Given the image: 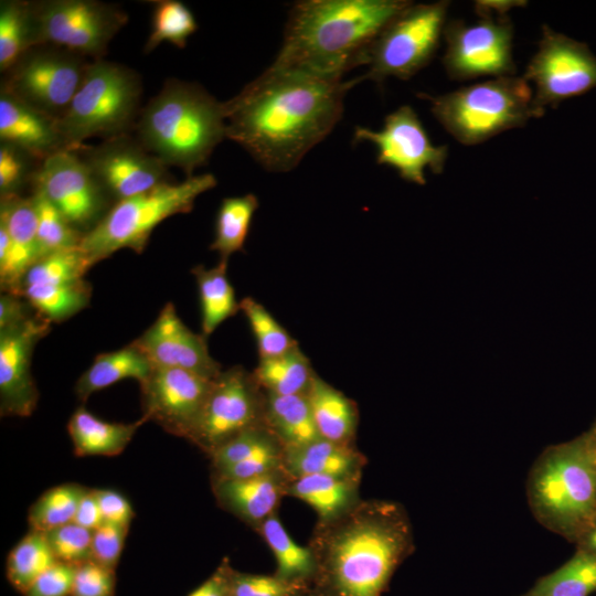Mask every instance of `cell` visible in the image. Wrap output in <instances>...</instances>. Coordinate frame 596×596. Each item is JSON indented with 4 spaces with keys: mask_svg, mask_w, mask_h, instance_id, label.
Masks as SVG:
<instances>
[{
    "mask_svg": "<svg viewBox=\"0 0 596 596\" xmlns=\"http://www.w3.org/2000/svg\"><path fill=\"white\" fill-rule=\"evenodd\" d=\"M356 84L272 64L224 103L226 138L267 171L288 172L332 131Z\"/></svg>",
    "mask_w": 596,
    "mask_h": 596,
    "instance_id": "1",
    "label": "cell"
},
{
    "mask_svg": "<svg viewBox=\"0 0 596 596\" xmlns=\"http://www.w3.org/2000/svg\"><path fill=\"white\" fill-rule=\"evenodd\" d=\"M316 563L307 596H382L415 551L403 504L362 499L345 514L316 522L308 542Z\"/></svg>",
    "mask_w": 596,
    "mask_h": 596,
    "instance_id": "2",
    "label": "cell"
},
{
    "mask_svg": "<svg viewBox=\"0 0 596 596\" xmlns=\"http://www.w3.org/2000/svg\"><path fill=\"white\" fill-rule=\"evenodd\" d=\"M411 2L405 0H304L288 15L274 65L340 78L365 65L384 26Z\"/></svg>",
    "mask_w": 596,
    "mask_h": 596,
    "instance_id": "3",
    "label": "cell"
},
{
    "mask_svg": "<svg viewBox=\"0 0 596 596\" xmlns=\"http://www.w3.org/2000/svg\"><path fill=\"white\" fill-rule=\"evenodd\" d=\"M135 130L150 153L192 177L226 138L224 103L199 84L170 78L140 109Z\"/></svg>",
    "mask_w": 596,
    "mask_h": 596,
    "instance_id": "4",
    "label": "cell"
},
{
    "mask_svg": "<svg viewBox=\"0 0 596 596\" xmlns=\"http://www.w3.org/2000/svg\"><path fill=\"white\" fill-rule=\"evenodd\" d=\"M526 497L542 526L576 541L596 517V440L590 429L540 454L529 471Z\"/></svg>",
    "mask_w": 596,
    "mask_h": 596,
    "instance_id": "5",
    "label": "cell"
},
{
    "mask_svg": "<svg viewBox=\"0 0 596 596\" xmlns=\"http://www.w3.org/2000/svg\"><path fill=\"white\" fill-rule=\"evenodd\" d=\"M418 96L430 103L432 114L445 130L466 146L522 127L544 114L533 102L530 83L515 75L490 78L438 96Z\"/></svg>",
    "mask_w": 596,
    "mask_h": 596,
    "instance_id": "6",
    "label": "cell"
},
{
    "mask_svg": "<svg viewBox=\"0 0 596 596\" xmlns=\"http://www.w3.org/2000/svg\"><path fill=\"white\" fill-rule=\"evenodd\" d=\"M141 81L131 68L104 58L88 64L65 113L57 119L66 150L77 151L91 138L129 135L139 116Z\"/></svg>",
    "mask_w": 596,
    "mask_h": 596,
    "instance_id": "7",
    "label": "cell"
},
{
    "mask_svg": "<svg viewBox=\"0 0 596 596\" xmlns=\"http://www.w3.org/2000/svg\"><path fill=\"white\" fill-rule=\"evenodd\" d=\"M211 173L194 174L181 182L162 183L141 194L114 203L98 224L82 237L79 248L91 266L119 249L141 253L152 231L166 219L188 213L195 200L213 189Z\"/></svg>",
    "mask_w": 596,
    "mask_h": 596,
    "instance_id": "8",
    "label": "cell"
},
{
    "mask_svg": "<svg viewBox=\"0 0 596 596\" xmlns=\"http://www.w3.org/2000/svg\"><path fill=\"white\" fill-rule=\"evenodd\" d=\"M448 7V1L411 2L377 35L368 53V71L355 78L356 83L371 79L382 84L387 77L408 79L425 67L444 35Z\"/></svg>",
    "mask_w": 596,
    "mask_h": 596,
    "instance_id": "9",
    "label": "cell"
},
{
    "mask_svg": "<svg viewBox=\"0 0 596 596\" xmlns=\"http://www.w3.org/2000/svg\"><path fill=\"white\" fill-rule=\"evenodd\" d=\"M89 62L70 50L39 44L4 73L1 88L58 119L77 92Z\"/></svg>",
    "mask_w": 596,
    "mask_h": 596,
    "instance_id": "10",
    "label": "cell"
},
{
    "mask_svg": "<svg viewBox=\"0 0 596 596\" xmlns=\"http://www.w3.org/2000/svg\"><path fill=\"white\" fill-rule=\"evenodd\" d=\"M33 10L38 45H56L94 61L103 58L128 21L117 4L96 0L36 1Z\"/></svg>",
    "mask_w": 596,
    "mask_h": 596,
    "instance_id": "11",
    "label": "cell"
},
{
    "mask_svg": "<svg viewBox=\"0 0 596 596\" xmlns=\"http://www.w3.org/2000/svg\"><path fill=\"white\" fill-rule=\"evenodd\" d=\"M265 401L252 372L242 366L222 370L188 440L209 456L242 432L264 425Z\"/></svg>",
    "mask_w": 596,
    "mask_h": 596,
    "instance_id": "12",
    "label": "cell"
},
{
    "mask_svg": "<svg viewBox=\"0 0 596 596\" xmlns=\"http://www.w3.org/2000/svg\"><path fill=\"white\" fill-rule=\"evenodd\" d=\"M444 39L443 64L451 79L515 75L513 28L507 15H480V20L471 24L451 21L445 26Z\"/></svg>",
    "mask_w": 596,
    "mask_h": 596,
    "instance_id": "13",
    "label": "cell"
},
{
    "mask_svg": "<svg viewBox=\"0 0 596 596\" xmlns=\"http://www.w3.org/2000/svg\"><path fill=\"white\" fill-rule=\"evenodd\" d=\"M523 77L534 85L535 106L545 111L546 106L596 88V56L586 44L543 25Z\"/></svg>",
    "mask_w": 596,
    "mask_h": 596,
    "instance_id": "14",
    "label": "cell"
},
{
    "mask_svg": "<svg viewBox=\"0 0 596 596\" xmlns=\"http://www.w3.org/2000/svg\"><path fill=\"white\" fill-rule=\"evenodd\" d=\"M31 181L33 190L41 192L83 234L95 227L113 205L74 150H62L43 160Z\"/></svg>",
    "mask_w": 596,
    "mask_h": 596,
    "instance_id": "15",
    "label": "cell"
},
{
    "mask_svg": "<svg viewBox=\"0 0 596 596\" xmlns=\"http://www.w3.org/2000/svg\"><path fill=\"white\" fill-rule=\"evenodd\" d=\"M354 141H368L376 148V162L395 169L412 183H426L425 171L441 173L448 149L434 145L415 110L403 105L389 114L380 130L356 127Z\"/></svg>",
    "mask_w": 596,
    "mask_h": 596,
    "instance_id": "16",
    "label": "cell"
},
{
    "mask_svg": "<svg viewBox=\"0 0 596 596\" xmlns=\"http://www.w3.org/2000/svg\"><path fill=\"white\" fill-rule=\"evenodd\" d=\"M76 152L108 194L113 204L170 182L168 167L129 135L103 140Z\"/></svg>",
    "mask_w": 596,
    "mask_h": 596,
    "instance_id": "17",
    "label": "cell"
},
{
    "mask_svg": "<svg viewBox=\"0 0 596 596\" xmlns=\"http://www.w3.org/2000/svg\"><path fill=\"white\" fill-rule=\"evenodd\" d=\"M213 380L183 369L153 366L149 376L139 384L142 416L166 432L188 439Z\"/></svg>",
    "mask_w": 596,
    "mask_h": 596,
    "instance_id": "18",
    "label": "cell"
},
{
    "mask_svg": "<svg viewBox=\"0 0 596 596\" xmlns=\"http://www.w3.org/2000/svg\"><path fill=\"white\" fill-rule=\"evenodd\" d=\"M51 322L39 313L0 329V412L2 416H30L39 391L31 373L36 343L50 332Z\"/></svg>",
    "mask_w": 596,
    "mask_h": 596,
    "instance_id": "19",
    "label": "cell"
},
{
    "mask_svg": "<svg viewBox=\"0 0 596 596\" xmlns=\"http://www.w3.org/2000/svg\"><path fill=\"white\" fill-rule=\"evenodd\" d=\"M202 333L191 331L174 305L163 306L155 322L135 341L153 366L178 368L215 379L221 365L211 356Z\"/></svg>",
    "mask_w": 596,
    "mask_h": 596,
    "instance_id": "20",
    "label": "cell"
},
{
    "mask_svg": "<svg viewBox=\"0 0 596 596\" xmlns=\"http://www.w3.org/2000/svg\"><path fill=\"white\" fill-rule=\"evenodd\" d=\"M0 226L1 290L21 296L23 278L39 259L38 220L32 196H1Z\"/></svg>",
    "mask_w": 596,
    "mask_h": 596,
    "instance_id": "21",
    "label": "cell"
},
{
    "mask_svg": "<svg viewBox=\"0 0 596 596\" xmlns=\"http://www.w3.org/2000/svg\"><path fill=\"white\" fill-rule=\"evenodd\" d=\"M291 479L280 469L251 478L211 479V486L219 507L256 531L266 519L278 513L283 499L288 497Z\"/></svg>",
    "mask_w": 596,
    "mask_h": 596,
    "instance_id": "22",
    "label": "cell"
},
{
    "mask_svg": "<svg viewBox=\"0 0 596 596\" xmlns=\"http://www.w3.org/2000/svg\"><path fill=\"white\" fill-rule=\"evenodd\" d=\"M285 447L264 424L242 432L207 457L211 479L251 478L284 469Z\"/></svg>",
    "mask_w": 596,
    "mask_h": 596,
    "instance_id": "23",
    "label": "cell"
},
{
    "mask_svg": "<svg viewBox=\"0 0 596 596\" xmlns=\"http://www.w3.org/2000/svg\"><path fill=\"white\" fill-rule=\"evenodd\" d=\"M0 140L29 155L40 163L66 150L57 120L0 89Z\"/></svg>",
    "mask_w": 596,
    "mask_h": 596,
    "instance_id": "24",
    "label": "cell"
},
{
    "mask_svg": "<svg viewBox=\"0 0 596 596\" xmlns=\"http://www.w3.org/2000/svg\"><path fill=\"white\" fill-rule=\"evenodd\" d=\"M368 458L356 446L319 438L307 445L285 449L284 469L294 479L310 475L362 478Z\"/></svg>",
    "mask_w": 596,
    "mask_h": 596,
    "instance_id": "25",
    "label": "cell"
},
{
    "mask_svg": "<svg viewBox=\"0 0 596 596\" xmlns=\"http://www.w3.org/2000/svg\"><path fill=\"white\" fill-rule=\"evenodd\" d=\"M306 395L320 438L355 446L359 426L356 404L317 374Z\"/></svg>",
    "mask_w": 596,
    "mask_h": 596,
    "instance_id": "26",
    "label": "cell"
},
{
    "mask_svg": "<svg viewBox=\"0 0 596 596\" xmlns=\"http://www.w3.org/2000/svg\"><path fill=\"white\" fill-rule=\"evenodd\" d=\"M149 422L141 416L132 423H110L98 418L85 407L70 417L67 432L77 457L117 456L128 446L137 430Z\"/></svg>",
    "mask_w": 596,
    "mask_h": 596,
    "instance_id": "27",
    "label": "cell"
},
{
    "mask_svg": "<svg viewBox=\"0 0 596 596\" xmlns=\"http://www.w3.org/2000/svg\"><path fill=\"white\" fill-rule=\"evenodd\" d=\"M361 478L310 475L291 479L288 497L304 501L317 513V522L334 520L361 500Z\"/></svg>",
    "mask_w": 596,
    "mask_h": 596,
    "instance_id": "28",
    "label": "cell"
},
{
    "mask_svg": "<svg viewBox=\"0 0 596 596\" xmlns=\"http://www.w3.org/2000/svg\"><path fill=\"white\" fill-rule=\"evenodd\" d=\"M152 369L149 359L131 342L121 349L96 355L91 366L77 380L75 393L85 402L92 394L123 380L132 379L140 384Z\"/></svg>",
    "mask_w": 596,
    "mask_h": 596,
    "instance_id": "29",
    "label": "cell"
},
{
    "mask_svg": "<svg viewBox=\"0 0 596 596\" xmlns=\"http://www.w3.org/2000/svg\"><path fill=\"white\" fill-rule=\"evenodd\" d=\"M265 425L285 449L300 447L320 438L306 394L266 393Z\"/></svg>",
    "mask_w": 596,
    "mask_h": 596,
    "instance_id": "30",
    "label": "cell"
},
{
    "mask_svg": "<svg viewBox=\"0 0 596 596\" xmlns=\"http://www.w3.org/2000/svg\"><path fill=\"white\" fill-rule=\"evenodd\" d=\"M267 544L276 561L275 575L308 585L316 570L315 556L307 544L296 543L283 525L278 513L266 519L256 531Z\"/></svg>",
    "mask_w": 596,
    "mask_h": 596,
    "instance_id": "31",
    "label": "cell"
},
{
    "mask_svg": "<svg viewBox=\"0 0 596 596\" xmlns=\"http://www.w3.org/2000/svg\"><path fill=\"white\" fill-rule=\"evenodd\" d=\"M200 297L202 334L210 336L222 322L235 316L240 310L235 291L227 278V260L205 268L198 265L192 268Z\"/></svg>",
    "mask_w": 596,
    "mask_h": 596,
    "instance_id": "32",
    "label": "cell"
},
{
    "mask_svg": "<svg viewBox=\"0 0 596 596\" xmlns=\"http://www.w3.org/2000/svg\"><path fill=\"white\" fill-rule=\"evenodd\" d=\"M38 45L33 1L0 2V71H9L31 47Z\"/></svg>",
    "mask_w": 596,
    "mask_h": 596,
    "instance_id": "33",
    "label": "cell"
},
{
    "mask_svg": "<svg viewBox=\"0 0 596 596\" xmlns=\"http://www.w3.org/2000/svg\"><path fill=\"white\" fill-rule=\"evenodd\" d=\"M21 296L33 310L52 322H63L89 305L92 286L84 279L64 284H30Z\"/></svg>",
    "mask_w": 596,
    "mask_h": 596,
    "instance_id": "34",
    "label": "cell"
},
{
    "mask_svg": "<svg viewBox=\"0 0 596 596\" xmlns=\"http://www.w3.org/2000/svg\"><path fill=\"white\" fill-rule=\"evenodd\" d=\"M252 373L266 393L276 395L307 394L316 374L298 347L278 356L259 359Z\"/></svg>",
    "mask_w": 596,
    "mask_h": 596,
    "instance_id": "35",
    "label": "cell"
},
{
    "mask_svg": "<svg viewBox=\"0 0 596 596\" xmlns=\"http://www.w3.org/2000/svg\"><path fill=\"white\" fill-rule=\"evenodd\" d=\"M596 592V555L576 550L552 573L520 596H589Z\"/></svg>",
    "mask_w": 596,
    "mask_h": 596,
    "instance_id": "36",
    "label": "cell"
},
{
    "mask_svg": "<svg viewBox=\"0 0 596 596\" xmlns=\"http://www.w3.org/2000/svg\"><path fill=\"white\" fill-rule=\"evenodd\" d=\"M258 207L255 194L223 199L215 220L214 240L210 249L220 254L221 260L244 249L248 230Z\"/></svg>",
    "mask_w": 596,
    "mask_h": 596,
    "instance_id": "37",
    "label": "cell"
},
{
    "mask_svg": "<svg viewBox=\"0 0 596 596\" xmlns=\"http://www.w3.org/2000/svg\"><path fill=\"white\" fill-rule=\"evenodd\" d=\"M45 533L30 530L10 551L6 572L10 584L23 594L56 563Z\"/></svg>",
    "mask_w": 596,
    "mask_h": 596,
    "instance_id": "38",
    "label": "cell"
},
{
    "mask_svg": "<svg viewBox=\"0 0 596 596\" xmlns=\"http://www.w3.org/2000/svg\"><path fill=\"white\" fill-rule=\"evenodd\" d=\"M87 489L78 483H63L43 492L29 510L31 530L46 533L74 522L77 507Z\"/></svg>",
    "mask_w": 596,
    "mask_h": 596,
    "instance_id": "39",
    "label": "cell"
},
{
    "mask_svg": "<svg viewBox=\"0 0 596 596\" xmlns=\"http://www.w3.org/2000/svg\"><path fill=\"white\" fill-rule=\"evenodd\" d=\"M151 3V29L143 52L149 53L163 42L183 49L198 29L191 10L177 0H158Z\"/></svg>",
    "mask_w": 596,
    "mask_h": 596,
    "instance_id": "40",
    "label": "cell"
},
{
    "mask_svg": "<svg viewBox=\"0 0 596 596\" xmlns=\"http://www.w3.org/2000/svg\"><path fill=\"white\" fill-rule=\"evenodd\" d=\"M32 200L38 220L39 259L77 248L84 234L77 231L41 192L33 190Z\"/></svg>",
    "mask_w": 596,
    "mask_h": 596,
    "instance_id": "41",
    "label": "cell"
},
{
    "mask_svg": "<svg viewBox=\"0 0 596 596\" xmlns=\"http://www.w3.org/2000/svg\"><path fill=\"white\" fill-rule=\"evenodd\" d=\"M255 337L259 359L281 355L298 347L288 331L258 301L246 297L240 301Z\"/></svg>",
    "mask_w": 596,
    "mask_h": 596,
    "instance_id": "42",
    "label": "cell"
},
{
    "mask_svg": "<svg viewBox=\"0 0 596 596\" xmlns=\"http://www.w3.org/2000/svg\"><path fill=\"white\" fill-rule=\"evenodd\" d=\"M79 246L55 253L35 262L25 274L22 287L30 284H64L84 279L91 268ZM21 287V289H22Z\"/></svg>",
    "mask_w": 596,
    "mask_h": 596,
    "instance_id": "43",
    "label": "cell"
},
{
    "mask_svg": "<svg viewBox=\"0 0 596 596\" xmlns=\"http://www.w3.org/2000/svg\"><path fill=\"white\" fill-rule=\"evenodd\" d=\"M308 585L285 581L275 574H252L232 568L227 596H307Z\"/></svg>",
    "mask_w": 596,
    "mask_h": 596,
    "instance_id": "44",
    "label": "cell"
},
{
    "mask_svg": "<svg viewBox=\"0 0 596 596\" xmlns=\"http://www.w3.org/2000/svg\"><path fill=\"white\" fill-rule=\"evenodd\" d=\"M45 535L57 562L76 566L92 560L93 531L72 522Z\"/></svg>",
    "mask_w": 596,
    "mask_h": 596,
    "instance_id": "45",
    "label": "cell"
},
{
    "mask_svg": "<svg viewBox=\"0 0 596 596\" xmlns=\"http://www.w3.org/2000/svg\"><path fill=\"white\" fill-rule=\"evenodd\" d=\"M115 586V570L89 560L75 566L71 596H114Z\"/></svg>",
    "mask_w": 596,
    "mask_h": 596,
    "instance_id": "46",
    "label": "cell"
},
{
    "mask_svg": "<svg viewBox=\"0 0 596 596\" xmlns=\"http://www.w3.org/2000/svg\"><path fill=\"white\" fill-rule=\"evenodd\" d=\"M31 160L29 155L8 143L0 145V195L19 194V189L24 182L31 180L33 172L30 170Z\"/></svg>",
    "mask_w": 596,
    "mask_h": 596,
    "instance_id": "47",
    "label": "cell"
},
{
    "mask_svg": "<svg viewBox=\"0 0 596 596\" xmlns=\"http://www.w3.org/2000/svg\"><path fill=\"white\" fill-rule=\"evenodd\" d=\"M129 528L103 523L93 531L92 560L115 570L125 545Z\"/></svg>",
    "mask_w": 596,
    "mask_h": 596,
    "instance_id": "48",
    "label": "cell"
},
{
    "mask_svg": "<svg viewBox=\"0 0 596 596\" xmlns=\"http://www.w3.org/2000/svg\"><path fill=\"white\" fill-rule=\"evenodd\" d=\"M75 566L56 562L22 594L23 596H71Z\"/></svg>",
    "mask_w": 596,
    "mask_h": 596,
    "instance_id": "49",
    "label": "cell"
},
{
    "mask_svg": "<svg viewBox=\"0 0 596 596\" xmlns=\"http://www.w3.org/2000/svg\"><path fill=\"white\" fill-rule=\"evenodd\" d=\"M104 523L129 528L135 517L129 500L113 489H94Z\"/></svg>",
    "mask_w": 596,
    "mask_h": 596,
    "instance_id": "50",
    "label": "cell"
},
{
    "mask_svg": "<svg viewBox=\"0 0 596 596\" xmlns=\"http://www.w3.org/2000/svg\"><path fill=\"white\" fill-rule=\"evenodd\" d=\"M31 305L19 295L4 292L0 297V329L20 323L30 318Z\"/></svg>",
    "mask_w": 596,
    "mask_h": 596,
    "instance_id": "51",
    "label": "cell"
},
{
    "mask_svg": "<svg viewBox=\"0 0 596 596\" xmlns=\"http://www.w3.org/2000/svg\"><path fill=\"white\" fill-rule=\"evenodd\" d=\"M232 565L224 557L211 576L188 596H227Z\"/></svg>",
    "mask_w": 596,
    "mask_h": 596,
    "instance_id": "52",
    "label": "cell"
},
{
    "mask_svg": "<svg viewBox=\"0 0 596 596\" xmlns=\"http://www.w3.org/2000/svg\"><path fill=\"white\" fill-rule=\"evenodd\" d=\"M74 522L91 531L96 530L104 523L94 489L88 488L85 494L82 497L77 507Z\"/></svg>",
    "mask_w": 596,
    "mask_h": 596,
    "instance_id": "53",
    "label": "cell"
},
{
    "mask_svg": "<svg viewBox=\"0 0 596 596\" xmlns=\"http://www.w3.org/2000/svg\"><path fill=\"white\" fill-rule=\"evenodd\" d=\"M521 1H505V0H491V1H477L476 11L478 15H496V17H505L507 12L513 7L521 6Z\"/></svg>",
    "mask_w": 596,
    "mask_h": 596,
    "instance_id": "54",
    "label": "cell"
},
{
    "mask_svg": "<svg viewBox=\"0 0 596 596\" xmlns=\"http://www.w3.org/2000/svg\"><path fill=\"white\" fill-rule=\"evenodd\" d=\"M574 544L576 550L596 555V517L581 532Z\"/></svg>",
    "mask_w": 596,
    "mask_h": 596,
    "instance_id": "55",
    "label": "cell"
},
{
    "mask_svg": "<svg viewBox=\"0 0 596 596\" xmlns=\"http://www.w3.org/2000/svg\"><path fill=\"white\" fill-rule=\"evenodd\" d=\"M589 429H590V432H592V434L594 435L595 440H596V418H595V421H594V423L592 424V426H590Z\"/></svg>",
    "mask_w": 596,
    "mask_h": 596,
    "instance_id": "56",
    "label": "cell"
}]
</instances>
